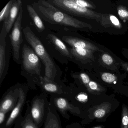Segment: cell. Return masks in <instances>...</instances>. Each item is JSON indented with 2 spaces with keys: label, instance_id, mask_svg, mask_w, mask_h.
Wrapping results in <instances>:
<instances>
[{
  "label": "cell",
  "instance_id": "6da1fadb",
  "mask_svg": "<svg viewBox=\"0 0 128 128\" xmlns=\"http://www.w3.org/2000/svg\"><path fill=\"white\" fill-rule=\"evenodd\" d=\"M32 6L40 18L50 24L77 30H84L92 28L90 24L62 12L48 1L39 0L34 3Z\"/></svg>",
  "mask_w": 128,
  "mask_h": 128
},
{
  "label": "cell",
  "instance_id": "7a4b0ae2",
  "mask_svg": "<svg viewBox=\"0 0 128 128\" xmlns=\"http://www.w3.org/2000/svg\"><path fill=\"white\" fill-rule=\"evenodd\" d=\"M23 30L26 40L44 64L45 68L44 77L50 80L56 82L57 69L54 61L47 52L44 46L28 26L25 27Z\"/></svg>",
  "mask_w": 128,
  "mask_h": 128
},
{
  "label": "cell",
  "instance_id": "3957f363",
  "mask_svg": "<svg viewBox=\"0 0 128 128\" xmlns=\"http://www.w3.org/2000/svg\"><path fill=\"white\" fill-rule=\"evenodd\" d=\"M48 2L60 11L68 14L90 19L100 22L102 14L76 4L73 0H51Z\"/></svg>",
  "mask_w": 128,
  "mask_h": 128
},
{
  "label": "cell",
  "instance_id": "277c9868",
  "mask_svg": "<svg viewBox=\"0 0 128 128\" xmlns=\"http://www.w3.org/2000/svg\"><path fill=\"white\" fill-rule=\"evenodd\" d=\"M50 102L46 93L42 92L34 97L31 102L30 114L34 122L40 128L47 118L49 110Z\"/></svg>",
  "mask_w": 128,
  "mask_h": 128
},
{
  "label": "cell",
  "instance_id": "5b68a950",
  "mask_svg": "<svg viewBox=\"0 0 128 128\" xmlns=\"http://www.w3.org/2000/svg\"><path fill=\"white\" fill-rule=\"evenodd\" d=\"M8 32L3 24L0 34V85L8 73L11 54V43L8 39Z\"/></svg>",
  "mask_w": 128,
  "mask_h": 128
},
{
  "label": "cell",
  "instance_id": "8992f818",
  "mask_svg": "<svg viewBox=\"0 0 128 128\" xmlns=\"http://www.w3.org/2000/svg\"><path fill=\"white\" fill-rule=\"evenodd\" d=\"M22 66L30 75L41 76V60L32 48L24 44L22 48ZM35 77V78H36Z\"/></svg>",
  "mask_w": 128,
  "mask_h": 128
},
{
  "label": "cell",
  "instance_id": "52a82bcc",
  "mask_svg": "<svg viewBox=\"0 0 128 128\" xmlns=\"http://www.w3.org/2000/svg\"><path fill=\"white\" fill-rule=\"evenodd\" d=\"M23 13L22 6L13 25L12 33L9 36L10 43L12 48L13 59L18 64L20 63V49L23 40L22 27Z\"/></svg>",
  "mask_w": 128,
  "mask_h": 128
},
{
  "label": "cell",
  "instance_id": "ba28073f",
  "mask_svg": "<svg viewBox=\"0 0 128 128\" xmlns=\"http://www.w3.org/2000/svg\"><path fill=\"white\" fill-rule=\"evenodd\" d=\"M49 102L57 111L66 120H69L70 117L68 112L75 116H78L81 113L80 108L70 103L64 95L51 94Z\"/></svg>",
  "mask_w": 128,
  "mask_h": 128
},
{
  "label": "cell",
  "instance_id": "9c48e42d",
  "mask_svg": "<svg viewBox=\"0 0 128 128\" xmlns=\"http://www.w3.org/2000/svg\"><path fill=\"white\" fill-rule=\"evenodd\" d=\"M33 82L34 84L39 86L42 89L43 92L51 94L65 96L69 90V88L50 80L41 76L34 78Z\"/></svg>",
  "mask_w": 128,
  "mask_h": 128
},
{
  "label": "cell",
  "instance_id": "30bf717a",
  "mask_svg": "<svg viewBox=\"0 0 128 128\" xmlns=\"http://www.w3.org/2000/svg\"><path fill=\"white\" fill-rule=\"evenodd\" d=\"M28 90L27 86L20 84L19 88L20 93L18 102L11 112L4 125L0 128H11L12 125L14 124L17 118L22 114V109L26 102Z\"/></svg>",
  "mask_w": 128,
  "mask_h": 128
},
{
  "label": "cell",
  "instance_id": "8fae6325",
  "mask_svg": "<svg viewBox=\"0 0 128 128\" xmlns=\"http://www.w3.org/2000/svg\"><path fill=\"white\" fill-rule=\"evenodd\" d=\"M20 85V84H18L11 87L3 95L0 103V110L7 113L12 112L18 102Z\"/></svg>",
  "mask_w": 128,
  "mask_h": 128
},
{
  "label": "cell",
  "instance_id": "7c38bea8",
  "mask_svg": "<svg viewBox=\"0 0 128 128\" xmlns=\"http://www.w3.org/2000/svg\"><path fill=\"white\" fill-rule=\"evenodd\" d=\"M62 40L72 48H84L95 52L100 50L93 43L77 37L64 36H62Z\"/></svg>",
  "mask_w": 128,
  "mask_h": 128
},
{
  "label": "cell",
  "instance_id": "4fadbf2b",
  "mask_svg": "<svg viewBox=\"0 0 128 128\" xmlns=\"http://www.w3.org/2000/svg\"><path fill=\"white\" fill-rule=\"evenodd\" d=\"M48 37L56 50L58 51L61 55L67 58L70 60H74V58L70 51V48H67L62 40L53 34H48Z\"/></svg>",
  "mask_w": 128,
  "mask_h": 128
},
{
  "label": "cell",
  "instance_id": "5bb4252c",
  "mask_svg": "<svg viewBox=\"0 0 128 128\" xmlns=\"http://www.w3.org/2000/svg\"><path fill=\"white\" fill-rule=\"evenodd\" d=\"M14 128H40L36 123L30 114V106L28 104L24 116L21 114L16 120Z\"/></svg>",
  "mask_w": 128,
  "mask_h": 128
},
{
  "label": "cell",
  "instance_id": "9a60e30c",
  "mask_svg": "<svg viewBox=\"0 0 128 128\" xmlns=\"http://www.w3.org/2000/svg\"><path fill=\"white\" fill-rule=\"evenodd\" d=\"M22 2L21 0H14L9 14L4 24L8 34L13 26L20 10L22 7Z\"/></svg>",
  "mask_w": 128,
  "mask_h": 128
},
{
  "label": "cell",
  "instance_id": "2e32d148",
  "mask_svg": "<svg viewBox=\"0 0 128 128\" xmlns=\"http://www.w3.org/2000/svg\"><path fill=\"white\" fill-rule=\"evenodd\" d=\"M43 125V128H62L59 114L50 104L48 114Z\"/></svg>",
  "mask_w": 128,
  "mask_h": 128
},
{
  "label": "cell",
  "instance_id": "e0dca14e",
  "mask_svg": "<svg viewBox=\"0 0 128 128\" xmlns=\"http://www.w3.org/2000/svg\"><path fill=\"white\" fill-rule=\"evenodd\" d=\"M70 50L74 58V60L79 61L92 60L94 57V52H95L88 49L75 48H72Z\"/></svg>",
  "mask_w": 128,
  "mask_h": 128
},
{
  "label": "cell",
  "instance_id": "ac0fdd59",
  "mask_svg": "<svg viewBox=\"0 0 128 128\" xmlns=\"http://www.w3.org/2000/svg\"><path fill=\"white\" fill-rule=\"evenodd\" d=\"M100 22L101 24L105 27H111L117 29L122 28V24L120 22L114 15L102 14Z\"/></svg>",
  "mask_w": 128,
  "mask_h": 128
},
{
  "label": "cell",
  "instance_id": "d6986e66",
  "mask_svg": "<svg viewBox=\"0 0 128 128\" xmlns=\"http://www.w3.org/2000/svg\"><path fill=\"white\" fill-rule=\"evenodd\" d=\"M27 10L37 30L41 32L44 30L45 27L38 14L36 12L32 6L28 5L27 6Z\"/></svg>",
  "mask_w": 128,
  "mask_h": 128
},
{
  "label": "cell",
  "instance_id": "ffe728a7",
  "mask_svg": "<svg viewBox=\"0 0 128 128\" xmlns=\"http://www.w3.org/2000/svg\"><path fill=\"white\" fill-rule=\"evenodd\" d=\"M111 108L110 103L108 102H103L96 107L93 112L94 116L98 119L102 118L110 111Z\"/></svg>",
  "mask_w": 128,
  "mask_h": 128
},
{
  "label": "cell",
  "instance_id": "44dd1931",
  "mask_svg": "<svg viewBox=\"0 0 128 128\" xmlns=\"http://www.w3.org/2000/svg\"><path fill=\"white\" fill-rule=\"evenodd\" d=\"M14 2V0H11L3 9L0 13V22H1L2 21L4 22L6 20L9 14Z\"/></svg>",
  "mask_w": 128,
  "mask_h": 128
},
{
  "label": "cell",
  "instance_id": "7402d4cb",
  "mask_svg": "<svg viewBox=\"0 0 128 128\" xmlns=\"http://www.w3.org/2000/svg\"><path fill=\"white\" fill-rule=\"evenodd\" d=\"M86 88L88 91L91 94L94 92H102L104 90L102 87L93 81H90Z\"/></svg>",
  "mask_w": 128,
  "mask_h": 128
},
{
  "label": "cell",
  "instance_id": "603a6c76",
  "mask_svg": "<svg viewBox=\"0 0 128 128\" xmlns=\"http://www.w3.org/2000/svg\"><path fill=\"white\" fill-rule=\"evenodd\" d=\"M120 128H128V108L125 104L122 107Z\"/></svg>",
  "mask_w": 128,
  "mask_h": 128
},
{
  "label": "cell",
  "instance_id": "cb8c5ba5",
  "mask_svg": "<svg viewBox=\"0 0 128 128\" xmlns=\"http://www.w3.org/2000/svg\"><path fill=\"white\" fill-rule=\"evenodd\" d=\"M101 78L106 83L112 84L116 82L118 78L116 76L112 73L104 72L101 74Z\"/></svg>",
  "mask_w": 128,
  "mask_h": 128
},
{
  "label": "cell",
  "instance_id": "d4e9b609",
  "mask_svg": "<svg viewBox=\"0 0 128 128\" xmlns=\"http://www.w3.org/2000/svg\"><path fill=\"white\" fill-rule=\"evenodd\" d=\"M118 14L120 18L124 22L128 21V9L123 6H120L117 7Z\"/></svg>",
  "mask_w": 128,
  "mask_h": 128
},
{
  "label": "cell",
  "instance_id": "484cf974",
  "mask_svg": "<svg viewBox=\"0 0 128 128\" xmlns=\"http://www.w3.org/2000/svg\"><path fill=\"white\" fill-rule=\"evenodd\" d=\"M101 60L105 66H112L114 63V60L110 54L107 53H103L101 56Z\"/></svg>",
  "mask_w": 128,
  "mask_h": 128
},
{
  "label": "cell",
  "instance_id": "4316f807",
  "mask_svg": "<svg viewBox=\"0 0 128 128\" xmlns=\"http://www.w3.org/2000/svg\"><path fill=\"white\" fill-rule=\"evenodd\" d=\"M73 2L78 6L87 8H95V6L92 4L84 0H73Z\"/></svg>",
  "mask_w": 128,
  "mask_h": 128
},
{
  "label": "cell",
  "instance_id": "83f0119b",
  "mask_svg": "<svg viewBox=\"0 0 128 128\" xmlns=\"http://www.w3.org/2000/svg\"><path fill=\"white\" fill-rule=\"evenodd\" d=\"M78 78L85 87L87 86L90 81L89 76L85 73H80L78 76Z\"/></svg>",
  "mask_w": 128,
  "mask_h": 128
},
{
  "label": "cell",
  "instance_id": "f1b7e54d",
  "mask_svg": "<svg viewBox=\"0 0 128 128\" xmlns=\"http://www.w3.org/2000/svg\"><path fill=\"white\" fill-rule=\"evenodd\" d=\"M7 114L6 112L0 110V128L4 125L6 121Z\"/></svg>",
  "mask_w": 128,
  "mask_h": 128
},
{
  "label": "cell",
  "instance_id": "f546056e",
  "mask_svg": "<svg viewBox=\"0 0 128 128\" xmlns=\"http://www.w3.org/2000/svg\"><path fill=\"white\" fill-rule=\"evenodd\" d=\"M120 66L122 67L123 70L128 72V63L127 62L120 61Z\"/></svg>",
  "mask_w": 128,
  "mask_h": 128
},
{
  "label": "cell",
  "instance_id": "4dcf8cb0",
  "mask_svg": "<svg viewBox=\"0 0 128 128\" xmlns=\"http://www.w3.org/2000/svg\"><path fill=\"white\" fill-rule=\"evenodd\" d=\"M122 55L126 59H128V48H124L122 51Z\"/></svg>",
  "mask_w": 128,
  "mask_h": 128
},
{
  "label": "cell",
  "instance_id": "1f68e13d",
  "mask_svg": "<svg viewBox=\"0 0 128 128\" xmlns=\"http://www.w3.org/2000/svg\"><path fill=\"white\" fill-rule=\"evenodd\" d=\"M66 128H80L78 127V125L74 123L72 124H69L66 126Z\"/></svg>",
  "mask_w": 128,
  "mask_h": 128
},
{
  "label": "cell",
  "instance_id": "d6a6232c",
  "mask_svg": "<svg viewBox=\"0 0 128 128\" xmlns=\"http://www.w3.org/2000/svg\"><path fill=\"white\" fill-rule=\"evenodd\" d=\"M93 128H102V127L101 126H96V127H94Z\"/></svg>",
  "mask_w": 128,
  "mask_h": 128
}]
</instances>
